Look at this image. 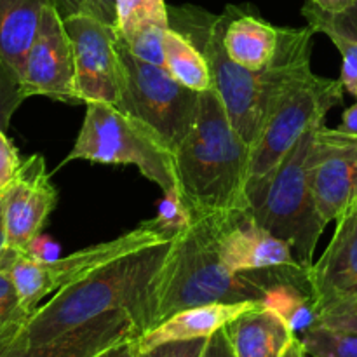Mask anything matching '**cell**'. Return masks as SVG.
Segmentation results:
<instances>
[{
	"label": "cell",
	"mask_w": 357,
	"mask_h": 357,
	"mask_svg": "<svg viewBox=\"0 0 357 357\" xmlns=\"http://www.w3.org/2000/svg\"><path fill=\"white\" fill-rule=\"evenodd\" d=\"M169 20L181 23L176 30L192 38L206 56L213 87L225 107L230 124L253 149L284 91L310 70L316 30L310 24L279 28V47L274 59L261 70H248L232 61L223 45L229 21L227 10L215 16L199 9L169 7Z\"/></svg>",
	"instance_id": "6da1fadb"
},
{
	"label": "cell",
	"mask_w": 357,
	"mask_h": 357,
	"mask_svg": "<svg viewBox=\"0 0 357 357\" xmlns=\"http://www.w3.org/2000/svg\"><path fill=\"white\" fill-rule=\"evenodd\" d=\"M281 281L310 289L309 268L302 265L232 272L218 257L209 218L192 220L178 232L162 268L150 284L138 321V335L173 314L206 303L264 302Z\"/></svg>",
	"instance_id": "7a4b0ae2"
},
{
	"label": "cell",
	"mask_w": 357,
	"mask_h": 357,
	"mask_svg": "<svg viewBox=\"0 0 357 357\" xmlns=\"http://www.w3.org/2000/svg\"><path fill=\"white\" fill-rule=\"evenodd\" d=\"M176 187L192 220L246 211L251 146L230 124L215 87L199 93V114L174 152Z\"/></svg>",
	"instance_id": "3957f363"
},
{
	"label": "cell",
	"mask_w": 357,
	"mask_h": 357,
	"mask_svg": "<svg viewBox=\"0 0 357 357\" xmlns=\"http://www.w3.org/2000/svg\"><path fill=\"white\" fill-rule=\"evenodd\" d=\"M171 246L173 239L122 255L80 281L61 288L31 314L14 342L24 347L47 344L112 310H126L138 330L146 293L162 268Z\"/></svg>",
	"instance_id": "277c9868"
},
{
	"label": "cell",
	"mask_w": 357,
	"mask_h": 357,
	"mask_svg": "<svg viewBox=\"0 0 357 357\" xmlns=\"http://www.w3.org/2000/svg\"><path fill=\"white\" fill-rule=\"evenodd\" d=\"M317 126L307 129L281 162L248 183V213L255 222L291 246L302 267L314 265L317 243L326 229L310 183V152Z\"/></svg>",
	"instance_id": "5b68a950"
},
{
	"label": "cell",
	"mask_w": 357,
	"mask_h": 357,
	"mask_svg": "<svg viewBox=\"0 0 357 357\" xmlns=\"http://www.w3.org/2000/svg\"><path fill=\"white\" fill-rule=\"evenodd\" d=\"M70 160L135 166L162 192L176 188L174 150L149 124L103 101L86 103L75 145L61 164Z\"/></svg>",
	"instance_id": "8992f818"
},
{
	"label": "cell",
	"mask_w": 357,
	"mask_h": 357,
	"mask_svg": "<svg viewBox=\"0 0 357 357\" xmlns=\"http://www.w3.org/2000/svg\"><path fill=\"white\" fill-rule=\"evenodd\" d=\"M117 49L122 65L121 108L155 129L176 152L195 124L199 93L178 82L164 66L136 58L121 35Z\"/></svg>",
	"instance_id": "52a82bcc"
},
{
	"label": "cell",
	"mask_w": 357,
	"mask_h": 357,
	"mask_svg": "<svg viewBox=\"0 0 357 357\" xmlns=\"http://www.w3.org/2000/svg\"><path fill=\"white\" fill-rule=\"evenodd\" d=\"M171 239L173 237L167 236L159 222L152 218L115 239L79 250L68 257L56 258V260H38L24 251L14 250L9 261V272L20 293L21 302L33 314L45 296L59 291L72 282L80 281L101 265L122 255L155 246Z\"/></svg>",
	"instance_id": "ba28073f"
},
{
	"label": "cell",
	"mask_w": 357,
	"mask_h": 357,
	"mask_svg": "<svg viewBox=\"0 0 357 357\" xmlns=\"http://www.w3.org/2000/svg\"><path fill=\"white\" fill-rule=\"evenodd\" d=\"M344 93L340 79L319 77L312 68L302 73L284 91L251 149L250 181L271 173L307 129L314 124H324L328 112L342 105Z\"/></svg>",
	"instance_id": "9c48e42d"
},
{
	"label": "cell",
	"mask_w": 357,
	"mask_h": 357,
	"mask_svg": "<svg viewBox=\"0 0 357 357\" xmlns=\"http://www.w3.org/2000/svg\"><path fill=\"white\" fill-rule=\"evenodd\" d=\"M63 23L73 45L79 103L103 101L121 107L122 65L117 28L89 16H73Z\"/></svg>",
	"instance_id": "30bf717a"
},
{
	"label": "cell",
	"mask_w": 357,
	"mask_h": 357,
	"mask_svg": "<svg viewBox=\"0 0 357 357\" xmlns=\"http://www.w3.org/2000/svg\"><path fill=\"white\" fill-rule=\"evenodd\" d=\"M310 183L321 216L337 222L357 202V136L317 126L310 152Z\"/></svg>",
	"instance_id": "8fae6325"
},
{
	"label": "cell",
	"mask_w": 357,
	"mask_h": 357,
	"mask_svg": "<svg viewBox=\"0 0 357 357\" xmlns=\"http://www.w3.org/2000/svg\"><path fill=\"white\" fill-rule=\"evenodd\" d=\"M21 86L26 98L45 96L65 103H79L72 40L65 23L49 2L42 9L21 75Z\"/></svg>",
	"instance_id": "7c38bea8"
},
{
	"label": "cell",
	"mask_w": 357,
	"mask_h": 357,
	"mask_svg": "<svg viewBox=\"0 0 357 357\" xmlns=\"http://www.w3.org/2000/svg\"><path fill=\"white\" fill-rule=\"evenodd\" d=\"M218 257L232 272L300 265L291 246L258 225L246 211L208 216Z\"/></svg>",
	"instance_id": "4fadbf2b"
},
{
	"label": "cell",
	"mask_w": 357,
	"mask_h": 357,
	"mask_svg": "<svg viewBox=\"0 0 357 357\" xmlns=\"http://www.w3.org/2000/svg\"><path fill=\"white\" fill-rule=\"evenodd\" d=\"M58 202V192L45 169L42 155H31L23 160L16 181L3 195L7 246L16 251H26L40 236L49 215Z\"/></svg>",
	"instance_id": "5bb4252c"
},
{
	"label": "cell",
	"mask_w": 357,
	"mask_h": 357,
	"mask_svg": "<svg viewBox=\"0 0 357 357\" xmlns=\"http://www.w3.org/2000/svg\"><path fill=\"white\" fill-rule=\"evenodd\" d=\"M309 284L321 309L345 300H357V215L347 213L337 220L333 239L309 268Z\"/></svg>",
	"instance_id": "9a60e30c"
},
{
	"label": "cell",
	"mask_w": 357,
	"mask_h": 357,
	"mask_svg": "<svg viewBox=\"0 0 357 357\" xmlns=\"http://www.w3.org/2000/svg\"><path fill=\"white\" fill-rule=\"evenodd\" d=\"M135 337H138V330L131 316L126 310H112L47 344L24 347L13 342L0 357H98L114 345Z\"/></svg>",
	"instance_id": "2e32d148"
},
{
	"label": "cell",
	"mask_w": 357,
	"mask_h": 357,
	"mask_svg": "<svg viewBox=\"0 0 357 357\" xmlns=\"http://www.w3.org/2000/svg\"><path fill=\"white\" fill-rule=\"evenodd\" d=\"M264 302H236V303H206V305L188 307L173 314L152 330L136 337L138 351L145 352L171 342H188L199 338H209L216 331L244 314L246 310Z\"/></svg>",
	"instance_id": "e0dca14e"
},
{
	"label": "cell",
	"mask_w": 357,
	"mask_h": 357,
	"mask_svg": "<svg viewBox=\"0 0 357 357\" xmlns=\"http://www.w3.org/2000/svg\"><path fill=\"white\" fill-rule=\"evenodd\" d=\"M171 28L166 0H117V31L143 61L164 66V35Z\"/></svg>",
	"instance_id": "ac0fdd59"
},
{
	"label": "cell",
	"mask_w": 357,
	"mask_h": 357,
	"mask_svg": "<svg viewBox=\"0 0 357 357\" xmlns=\"http://www.w3.org/2000/svg\"><path fill=\"white\" fill-rule=\"evenodd\" d=\"M236 357H282L296 337L286 321L264 303L225 326Z\"/></svg>",
	"instance_id": "d6986e66"
},
{
	"label": "cell",
	"mask_w": 357,
	"mask_h": 357,
	"mask_svg": "<svg viewBox=\"0 0 357 357\" xmlns=\"http://www.w3.org/2000/svg\"><path fill=\"white\" fill-rule=\"evenodd\" d=\"M223 45L232 61L248 70H261L274 59L279 47V28L261 17L227 7Z\"/></svg>",
	"instance_id": "ffe728a7"
},
{
	"label": "cell",
	"mask_w": 357,
	"mask_h": 357,
	"mask_svg": "<svg viewBox=\"0 0 357 357\" xmlns=\"http://www.w3.org/2000/svg\"><path fill=\"white\" fill-rule=\"evenodd\" d=\"M45 3L47 0H0V58L20 79Z\"/></svg>",
	"instance_id": "44dd1931"
},
{
	"label": "cell",
	"mask_w": 357,
	"mask_h": 357,
	"mask_svg": "<svg viewBox=\"0 0 357 357\" xmlns=\"http://www.w3.org/2000/svg\"><path fill=\"white\" fill-rule=\"evenodd\" d=\"M302 14L316 33L321 31L328 35L337 45L342 56L340 80L345 91L357 98V2L345 13L331 14L309 0L303 6Z\"/></svg>",
	"instance_id": "7402d4cb"
},
{
	"label": "cell",
	"mask_w": 357,
	"mask_h": 357,
	"mask_svg": "<svg viewBox=\"0 0 357 357\" xmlns=\"http://www.w3.org/2000/svg\"><path fill=\"white\" fill-rule=\"evenodd\" d=\"M162 51L164 68L185 87L202 93L213 86L206 56L192 42V38L181 33L180 30L171 26L166 31Z\"/></svg>",
	"instance_id": "603a6c76"
},
{
	"label": "cell",
	"mask_w": 357,
	"mask_h": 357,
	"mask_svg": "<svg viewBox=\"0 0 357 357\" xmlns=\"http://www.w3.org/2000/svg\"><path fill=\"white\" fill-rule=\"evenodd\" d=\"M264 307L278 312L293 333H305L317 324V309L310 289L296 282L281 281L268 289Z\"/></svg>",
	"instance_id": "cb8c5ba5"
},
{
	"label": "cell",
	"mask_w": 357,
	"mask_h": 357,
	"mask_svg": "<svg viewBox=\"0 0 357 357\" xmlns=\"http://www.w3.org/2000/svg\"><path fill=\"white\" fill-rule=\"evenodd\" d=\"M10 248L0 260V344H13L30 321L31 312L23 305L9 272Z\"/></svg>",
	"instance_id": "d4e9b609"
},
{
	"label": "cell",
	"mask_w": 357,
	"mask_h": 357,
	"mask_svg": "<svg viewBox=\"0 0 357 357\" xmlns=\"http://www.w3.org/2000/svg\"><path fill=\"white\" fill-rule=\"evenodd\" d=\"M302 344L312 357H357V335L314 324L303 333Z\"/></svg>",
	"instance_id": "484cf974"
},
{
	"label": "cell",
	"mask_w": 357,
	"mask_h": 357,
	"mask_svg": "<svg viewBox=\"0 0 357 357\" xmlns=\"http://www.w3.org/2000/svg\"><path fill=\"white\" fill-rule=\"evenodd\" d=\"M63 21L73 16H89L117 28V0H47Z\"/></svg>",
	"instance_id": "4316f807"
},
{
	"label": "cell",
	"mask_w": 357,
	"mask_h": 357,
	"mask_svg": "<svg viewBox=\"0 0 357 357\" xmlns=\"http://www.w3.org/2000/svg\"><path fill=\"white\" fill-rule=\"evenodd\" d=\"M26 100L21 79L2 58H0V129L7 131L14 112Z\"/></svg>",
	"instance_id": "83f0119b"
},
{
	"label": "cell",
	"mask_w": 357,
	"mask_h": 357,
	"mask_svg": "<svg viewBox=\"0 0 357 357\" xmlns=\"http://www.w3.org/2000/svg\"><path fill=\"white\" fill-rule=\"evenodd\" d=\"M155 220L159 222V225L162 227L164 232L169 237H173V239L178 232H181V230H185L190 225V213H188L187 206L181 201L178 187L164 192V199L160 201Z\"/></svg>",
	"instance_id": "f1b7e54d"
},
{
	"label": "cell",
	"mask_w": 357,
	"mask_h": 357,
	"mask_svg": "<svg viewBox=\"0 0 357 357\" xmlns=\"http://www.w3.org/2000/svg\"><path fill=\"white\" fill-rule=\"evenodd\" d=\"M317 324L330 330L357 335V300H345L321 309L317 314Z\"/></svg>",
	"instance_id": "f546056e"
},
{
	"label": "cell",
	"mask_w": 357,
	"mask_h": 357,
	"mask_svg": "<svg viewBox=\"0 0 357 357\" xmlns=\"http://www.w3.org/2000/svg\"><path fill=\"white\" fill-rule=\"evenodd\" d=\"M6 132L7 131L0 129V197L6 195L10 185L16 181L21 166H23V160L17 153V149Z\"/></svg>",
	"instance_id": "4dcf8cb0"
},
{
	"label": "cell",
	"mask_w": 357,
	"mask_h": 357,
	"mask_svg": "<svg viewBox=\"0 0 357 357\" xmlns=\"http://www.w3.org/2000/svg\"><path fill=\"white\" fill-rule=\"evenodd\" d=\"M209 338H199V340L188 342H171V344L159 345L150 351L139 352L138 357H202L206 344Z\"/></svg>",
	"instance_id": "1f68e13d"
},
{
	"label": "cell",
	"mask_w": 357,
	"mask_h": 357,
	"mask_svg": "<svg viewBox=\"0 0 357 357\" xmlns=\"http://www.w3.org/2000/svg\"><path fill=\"white\" fill-rule=\"evenodd\" d=\"M202 357H236L234 356L232 345H230L225 328L216 331L213 337H209L204 352H202Z\"/></svg>",
	"instance_id": "d6a6232c"
},
{
	"label": "cell",
	"mask_w": 357,
	"mask_h": 357,
	"mask_svg": "<svg viewBox=\"0 0 357 357\" xmlns=\"http://www.w3.org/2000/svg\"><path fill=\"white\" fill-rule=\"evenodd\" d=\"M24 253L31 255V257L38 258V260H56L59 258V248L58 244H54L52 241L45 239V237L38 236L33 243L28 246V250Z\"/></svg>",
	"instance_id": "836d02e7"
},
{
	"label": "cell",
	"mask_w": 357,
	"mask_h": 357,
	"mask_svg": "<svg viewBox=\"0 0 357 357\" xmlns=\"http://www.w3.org/2000/svg\"><path fill=\"white\" fill-rule=\"evenodd\" d=\"M138 354L139 351H138V344H136V337H135L114 345V347H110L108 351H105L103 354L98 357H138Z\"/></svg>",
	"instance_id": "e575fe53"
},
{
	"label": "cell",
	"mask_w": 357,
	"mask_h": 357,
	"mask_svg": "<svg viewBox=\"0 0 357 357\" xmlns=\"http://www.w3.org/2000/svg\"><path fill=\"white\" fill-rule=\"evenodd\" d=\"M312 3H316L319 9L326 10L331 14H340L345 13L347 9H351L357 0H310Z\"/></svg>",
	"instance_id": "d590c367"
},
{
	"label": "cell",
	"mask_w": 357,
	"mask_h": 357,
	"mask_svg": "<svg viewBox=\"0 0 357 357\" xmlns=\"http://www.w3.org/2000/svg\"><path fill=\"white\" fill-rule=\"evenodd\" d=\"M338 129L349 135L357 136V103L352 105L351 108L344 112V117H342V124L338 126Z\"/></svg>",
	"instance_id": "8d00e7d4"
},
{
	"label": "cell",
	"mask_w": 357,
	"mask_h": 357,
	"mask_svg": "<svg viewBox=\"0 0 357 357\" xmlns=\"http://www.w3.org/2000/svg\"><path fill=\"white\" fill-rule=\"evenodd\" d=\"M7 230H6V216H3V195L0 197V260L7 251Z\"/></svg>",
	"instance_id": "74e56055"
},
{
	"label": "cell",
	"mask_w": 357,
	"mask_h": 357,
	"mask_svg": "<svg viewBox=\"0 0 357 357\" xmlns=\"http://www.w3.org/2000/svg\"><path fill=\"white\" fill-rule=\"evenodd\" d=\"M307 352H305V347H303L302 344V338L295 337L291 340V344L288 345V349L284 351V354L282 357H305Z\"/></svg>",
	"instance_id": "f35d334b"
},
{
	"label": "cell",
	"mask_w": 357,
	"mask_h": 357,
	"mask_svg": "<svg viewBox=\"0 0 357 357\" xmlns=\"http://www.w3.org/2000/svg\"><path fill=\"white\" fill-rule=\"evenodd\" d=\"M7 345H9V344H0V354H2V352H3V349H6Z\"/></svg>",
	"instance_id": "ab89813d"
},
{
	"label": "cell",
	"mask_w": 357,
	"mask_h": 357,
	"mask_svg": "<svg viewBox=\"0 0 357 357\" xmlns=\"http://www.w3.org/2000/svg\"><path fill=\"white\" fill-rule=\"evenodd\" d=\"M351 213H356V215H357V202H356V206H354V209H352V211Z\"/></svg>",
	"instance_id": "60d3db41"
}]
</instances>
